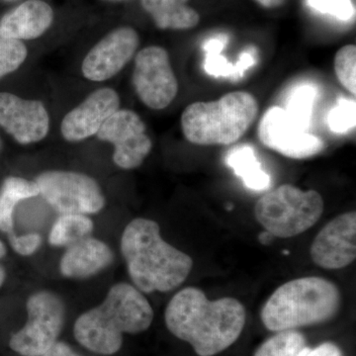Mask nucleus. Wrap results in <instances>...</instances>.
I'll return each mask as SVG.
<instances>
[{
  "instance_id": "nucleus-3",
  "label": "nucleus",
  "mask_w": 356,
  "mask_h": 356,
  "mask_svg": "<svg viewBox=\"0 0 356 356\" xmlns=\"http://www.w3.org/2000/svg\"><path fill=\"white\" fill-rule=\"evenodd\" d=\"M154 310L145 295L134 285H113L99 306L81 314L74 323V337L83 348L102 355L118 353L123 334L147 331Z\"/></svg>"
},
{
  "instance_id": "nucleus-20",
  "label": "nucleus",
  "mask_w": 356,
  "mask_h": 356,
  "mask_svg": "<svg viewBox=\"0 0 356 356\" xmlns=\"http://www.w3.org/2000/svg\"><path fill=\"white\" fill-rule=\"evenodd\" d=\"M227 165L252 191H264L270 185V177L262 170L261 163L250 147L234 149L227 156Z\"/></svg>"
},
{
  "instance_id": "nucleus-12",
  "label": "nucleus",
  "mask_w": 356,
  "mask_h": 356,
  "mask_svg": "<svg viewBox=\"0 0 356 356\" xmlns=\"http://www.w3.org/2000/svg\"><path fill=\"white\" fill-rule=\"evenodd\" d=\"M139 46V34L134 28L122 26L112 30L84 58L83 76L95 83L108 81L127 65Z\"/></svg>"
},
{
  "instance_id": "nucleus-25",
  "label": "nucleus",
  "mask_w": 356,
  "mask_h": 356,
  "mask_svg": "<svg viewBox=\"0 0 356 356\" xmlns=\"http://www.w3.org/2000/svg\"><path fill=\"white\" fill-rule=\"evenodd\" d=\"M334 72L337 79L351 95L356 93V47L346 44L334 57Z\"/></svg>"
},
{
  "instance_id": "nucleus-13",
  "label": "nucleus",
  "mask_w": 356,
  "mask_h": 356,
  "mask_svg": "<svg viewBox=\"0 0 356 356\" xmlns=\"http://www.w3.org/2000/svg\"><path fill=\"white\" fill-rule=\"evenodd\" d=\"M312 261L325 269H341L356 259V213H343L325 225L312 243Z\"/></svg>"
},
{
  "instance_id": "nucleus-35",
  "label": "nucleus",
  "mask_w": 356,
  "mask_h": 356,
  "mask_svg": "<svg viewBox=\"0 0 356 356\" xmlns=\"http://www.w3.org/2000/svg\"><path fill=\"white\" fill-rule=\"evenodd\" d=\"M7 252L6 245L0 240V259L6 257Z\"/></svg>"
},
{
  "instance_id": "nucleus-9",
  "label": "nucleus",
  "mask_w": 356,
  "mask_h": 356,
  "mask_svg": "<svg viewBox=\"0 0 356 356\" xmlns=\"http://www.w3.org/2000/svg\"><path fill=\"white\" fill-rule=\"evenodd\" d=\"M132 81L140 102L151 109L166 108L178 93L170 55L163 47H147L136 55Z\"/></svg>"
},
{
  "instance_id": "nucleus-37",
  "label": "nucleus",
  "mask_w": 356,
  "mask_h": 356,
  "mask_svg": "<svg viewBox=\"0 0 356 356\" xmlns=\"http://www.w3.org/2000/svg\"><path fill=\"white\" fill-rule=\"evenodd\" d=\"M4 2H8V3H13V2L20 1V0H2Z\"/></svg>"
},
{
  "instance_id": "nucleus-7",
  "label": "nucleus",
  "mask_w": 356,
  "mask_h": 356,
  "mask_svg": "<svg viewBox=\"0 0 356 356\" xmlns=\"http://www.w3.org/2000/svg\"><path fill=\"white\" fill-rule=\"evenodd\" d=\"M28 320L11 337L9 346L21 356L43 355L57 343L65 321V302L56 293H33L26 304Z\"/></svg>"
},
{
  "instance_id": "nucleus-2",
  "label": "nucleus",
  "mask_w": 356,
  "mask_h": 356,
  "mask_svg": "<svg viewBox=\"0 0 356 356\" xmlns=\"http://www.w3.org/2000/svg\"><path fill=\"white\" fill-rule=\"evenodd\" d=\"M121 252L134 286L142 293L170 292L188 277L193 259L166 243L158 222L137 218L121 236Z\"/></svg>"
},
{
  "instance_id": "nucleus-17",
  "label": "nucleus",
  "mask_w": 356,
  "mask_h": 356,
  "mask_svg": "<svg viewBox=\"0 0 356 356\" xmlns=\"http://www.w3.org/2000/svg\"><path fill=\"white\" fill-rule=\"evenodd\" d=\"M114 252L106 243L88 236L67 248L60 261V271L65 277L86 280L111 266Z\"/></svg>"
},
{
  "instance_id": "nucleus-30",
  "label": "nucleus",
  "mask_w": 356,
  "mask_h": 356,
  "mask_svg": "<svg viewBox=\"0 0 356 356\" xmlns=\"http://www.w3.org/2000/svg\"><path fill=\"white\" fill-rule=\"evenodd\" d=\"M305 356H343V353L337 344L324 343L314 350H309Z\"/></svg>"
},
{
  "instance_id": "nucleus-10",
  "label": "nucleus",
  "mask_w": 356,
  "mask_h": 356,
  "mask_svg": "<svg viewBox=\"0 0 356 356\" xmlns=\"http://www.w3.org/2000/svg\"><path fill=\"white\" fill-rule=\"evenodd\" d=\"M98 139L114 146L113 161L122 170L139 168L153 149L142 118L129 109H119L96 134Z\"/></svg>"
},
{
  "instance_id": "nucleus-38",
  "label": "nucleus",
  "mask_w": 356,
  "mask_h": 356,
  "mask_svg": "<svg viewBox=\"0 0 356 356\" xmlns=\"http://www.w3.org/2000/svg\"><path fill=\"white\" fill-rule=\"evenodd\" d=\"M2 147V142H1V138H0V149H1Z\"/></svg>"
},
{
  "instance_id": "nucleus-5",
  "label": "nucleus",
  "mask_w": 356,
  "mask_h": 356,
  "mask_svg": "<svg viewBox=\"0 0 356 356\" xmlns=\"http://www.w3.org/2000/svg\"><path fill=\"white\" fill-rule=\"evenodd\" d=\"M259 103L254 95L235 91L210 102H194L181 115L185 139L197 146H227L238 142L254 124Z\"/></svg>"
},
{
  "instance_id": "nucleus-23",
  "label": "nucleus",
  "mask_w": 356,
  "mask_h": 356,
  "mask_svg": "<svg viewBox=\"0 0 356 356\" xmlns=\"http://www.w3.org/2000/svg\"><path fill=\"white\" fill-rule=\"evenodd\" d=\"M311 348L301 332H278L257 348L254 356H305Z\"/></svg>"
},
{
  "instance_id": "nucleus-34",
  "label": "nucleus",
  "mask_w": 356,
  "mask_h": 356,
  "mask_svg": "<svg viewBox=\"0 0 356 356\" xmlns=\"http://www.w3.org/2000/svg\"><path fill=\"white\" fill-rule=\"evenodd\" d=\"M6 278V269L3 268V266H0V287L2 286V284L4 283V280Z\"/></svg>"
},
{
  "instance_id": "nucleus-36",
  "label": "nucleus",
  "mask_w": 356,
  "mask_h": 356,
  "mask_svg": "<svg viewBox=\"0 0 356 356\" xmlns=\"http://www.w3.org/2000/svg\"><path fill=\"white\" fill-rule=\"evenodd\" d=\"M102 1H106V2H123V1H127V0H102Z\"/></svg>"
},
{
  "instance_id": "nucleus-19",
  "label": "nucleus",
  "mask_w": 356,
  "mask_h": 356,
  "mask_svg": "<svg viewBox=\"0 0 356 356\" xmlns=\"http://www.w3.org/2000/svg\"><path fill=\"white\" fill-rule=\"evenodd\" d=\"M38 195L40 191L36 182L17 177L6 178L0 188V231L6 234L13 232L16 205L21 201Z\"/></svg>"
},
{
  "instance_id": "nucleus-6",
  "label": "nucleus",
  "mask_w": 356,
  "mask_h": 356,
  "mask_svg": "<svg viewBox=\"0 0 356 356\" xmlns=\"http://www.w3.org/2000/svg\"><path fill=\"white\" fill-rule=\"evenodd\" d=\"M324 200L315 191L281 185L262 196L254 207L257 221L275 238H293L312 228L322 217Z\"/></svg>"
},
{
  "instance_id": "nucleus-14",
  "label": "nucleus",
  "mask_w": 356,
  "mask_h": 356,
  "mask_svg": "<svg viewBox=\"0 0 356 356\" xmlns=\"http://www.w3.org/2000/svg\"><path fill=\"white\" fill-rule=\"evenodd\" d=\"M0 127L18 144L30 145L44 140L50 130V116L44 103L0 92Z\"/></svg>"
},
{
  "instance_id": "nucleus-15",
  "label": "nucleus",
  "mask_w": 356,
  "mask_h": 356,
  "mask_svg": "<svg viewBox=\"0 0 356 356\" xmlns=\"http://www.w3.org/2000/svg\"><path fill=\"white\" fill-rule=\"evenodd\" d=\"M119 109L120 97L114 89H97L65 115L60 125L63 137L70 143L81 142L92 137Z\"/></svg>"
},
{
  "instance_id": "nucleus-29",
  "label": "nucleus",
  "mask_w": 356,
  "mask_h": 356,
  "mask_svg": "<svg viewBox=\"0 0 356 356\" xmlns=\"http://www.w3.org/2000/svg\"><path fill=\"white\" fill-rule=\"evenodd\" d=\"M9 243L14 252L22 257H30L39 250L42 245V236L38 233H29L16 236L13 232L8 234Z\"/></svg>"
},
{
  "instance_id": "nucleus-26",
  "label": "nucleus",
  "mask_w": 356,
  "mask_h": 356,
  "mask_svg": "<svg viewBox=\"0 0 356 356\" xmlns=\"http://www.w3.org/2000/svg\"><path fill=\"white\" fill-rule=\"evenodd\" d=\"M27 55V48L22 41L0 38V79L19 69Z\"/></svg>"
},
{
  "instance_id": "nucleus-4",
  "label": "nucleus",
  "mask_w": 356,
  "mask_h": 356,
  "mask_svg": "<svg viewBox=\"0 0 356 356\" xmlns=\"http://www.w3.org/2000/svg\"><path fill=\"white\" fill-rule=\"evenodd\" d=\"M341 293L325 278H297L281 285L262 308V324L268 331H292L322 324L337 315Z\"/></svg>"
},
{
  "instance_id": "nucleus-22",
  "label": "nucleus",
  "mask_w": 356,
  "mask_h": 356,
  "mask_svg": "<svg viewBox=\"0 0 356 356\" xmlns=\"http://www.w3.org/2000/svg\"><path fill=\"white\" fill-rule=\"evenodd\" d=\"M225 39L226 38L209 40L204 46V49L207 51L205 62L206 72L214 76H229L234 79L242 77L243 72L254 64V58L250 54H243L238 64L236 65L229 64L221 56Z\"/></svg>"
},
{
  "instance_id": "nucleus-27",
  "label": "nucleus",
  "mask_w": 356,
  "mask_h": 356,
  "mask_svg": "<svg viewBox=\"0 0 356 356\" xmlns=\"http://www.w3.org/2000/svg\"><path fill=\"white\" fill-rule=\"evenodd\" d=\"M327 123L332 132L337 134L348 132L350 129L355 127V100H339L337 106L330 112Z\"/></svg>"
},
{
  "instance_id": "nucleus-31",
  "label": "nucleus",
  "mask_w": 356,
  "mask_h": 356,
  "mask_svg": "<svg viewBox=\"0 0 356 356\" xmlns=\"http://www.w3.org/2000/svg\"><path fill=\"white\" fill-rule=\"evenodd\" d=\"M41 356H83L77 353L76 350H72L69 344L57 341L49 348L43 355Z\"/></svg>"
},
{
  "instance_id": "nucleus-1",
  "label": "nucleus",
  "mask_w": 356,
  "mask_h": 356,
  "mask_svg": "<svg viewBox=\"0 0 356 356\" xmlns=\"http://www.w3.org/2000/svg\"><path fill=\"white\" fill-rule=\"evenodd\" d=\"M245 309L238 300H209L202 290L186 287L168 302L166 327L188 343L199 356H214L240 337L245 325Z\"/></svg>"
},
{
  "instance_id": "nucleus-24",
  "label": "nucleus",
  "mask_w": 356,
  "mask_h": 356,
  "mask_svg": "<svg viewBox=\"0 0 356 356\" xmlns=\"http://www.w3.org/2000/svg\"><path fill=\"white\" fill-rule=\"evenodd\" d=\"M317 89L311 84H302L293 89L288 97L286 112L297 123L308 129Z\"/></svg>"
},
{
  "instance_id": "nucleus-28",
  "label": "nucleus",
  "mask_w": 356,
  "mask_h": 356,
  "mask_svg": "<svg viewBox=\"0 0 356 356\" xmlns=\"http://www.w3.org/2000/svg\"><path fill=\"white\" fill-rule=\"evenodd\" d=\"M307 3L318 13L330 14L339 20H350L355 15L350 0H307Z\"/></svg>"
},
{
  "instance_id": "nucleus-16",
  "label": "nucleus",
  "mask_w": 356,
  "mask_h": 356,
  "mask_svg": "<svg viewBox=\"0 0 356 356\" xmlns=\"http://www.w3.org/2000/svg\"><path fill=\"white\" fill-rule=\"evenodd\" d=\"M55 13L44 0H26L0 19V38H39L53 25Z\"/></svg>"
},
{
  "instance_id": "nucleus-18",
  "label": "nucleus",
  "mask_w": 356,
  "mask_h": 356,
  "mask_svg": "<svg viewBox=\"0 0 356 356\" xmlns=\"http://www.w3.org/2000/svg\"><path fill=\"white\" fill-rule=\"evenodd\" d=\"M189 0H140L143 8L161 30H189L200 22V15L188 6Z\"/></svg>"
},
{
  "instance_id": "nucleus-11",
  "label": "nucleus",
  "mask_w": 356,
  "mask_h": 356,
  "mask_svg": "<svg viewBox=\"0 0 356 356\" xmlns=\"http://www.w3.org/2000/svg\"><path fill=\"white\" fill-rule=\"evenodd\" d=\"M259 140L268 149L286 158L304 159L320 154L324 142L311 135L281 107H270L259 122Z\"/></svg>"
},
{
  "instance_id": "nucleus-32",
  "label": "nucleus",
  "mask_w": 356,
  "mask_h": 356,
  "mask_svg": "<svg viewBox=\"0 0 356 356\" xmlns=\"http://www.w3.org/2000/svg\"><path fill=\"white\" fill-rule=\"evenodd\" d=\"M259 6L267 9L277 8L282 6L286 2V0H254Z\"/></svg>"
},
{
  "instance_id": "nucleus-33",
  "label": "nucleus",
  "mask_w": 356,
  "mask_h": 356,
  "mask_svg": "<svg viewBox=\"0 0 356 356\" xmlns=\"http://www.w3.org/2000/svg\"><path fill=\"white\" fill-rule=\"evenodd\" d=\"M274 238H275V236H273L270 233H269V232L264 229L262 233L259 234V243H262V245H270V243H273Z\"/></svg>"
},
{
  "instance_id": "nucleus-8",
  "label": "nucleus",
  "mask_w": 356,
  "mask_h": 356,
  "mask_svg": "<svg viewBox=\"0 0 356 356\" xmlns=\"http://www.w3.org/2000/svg\"><path fill=\"white\" fill-rule=\"evenodd\" d=\"M40 195L58 214H97L104 208V194L97 180L84 173L48 170L34 180Z\"/></svg>"
},
{
  "instance_id": "nucleus-21",
  "label": "nucleus",
  "mask_w": 356,
  "mask_h": 356,
  "mask_svg": "<svg viewBox=\"0 0 356 356\" xmlns=\"http://www.w3.org/2000/svg\"><path fill=\"white\" fill-rule=\"evenodd\" d=\"M93 229L95 224L88 215H60L51 226L49 243L53 247L67 248L90 236Z\"/></svg>"
}]
</instances>
